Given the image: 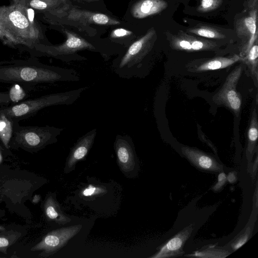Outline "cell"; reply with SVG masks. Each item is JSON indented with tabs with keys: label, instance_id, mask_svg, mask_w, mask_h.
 Listing matches in <instances>:
<instances>
[{
	"label": "cell",
	"instance_id": "2e32d148",
	"mask_svg": "<svg viewBox=\"0 0 258 258\" xmlns=\"http://www.w3.org/2000/svg\"><path fill=\"white\" fill-rule=\"evenodd\" d=\"M241 59L237 54L228 57H217L207 59L196 67L197 72L221 69L229 67Z\"/></svg>",
	"mask_w": 258,
	"mask_h": 258
},
{
	"label": "cell",
	"instance_id": "4fadbf2b",
	"mask_svg": "<svg viewBox=\"0 0 258 258\" xmlns=\"http://www.w3.org/2000/svg\"><path fill=\"white\" fill-rule=\"evenodd\" d=\"M168 7L164 0H139L132 7L131 13L137 19H143L160 13Z\"/></svg>",
	"mask_w": 258,
	"mask_h": 258
},
{
	"label": "cell",
	"instance_id": "836d02e7",
	"mask_svg": "<svg viewBox=\"0 0 258 258\" xmlns=\"http://www.w3.org/2000/svg\"><path fill=\"white\" fill-rule=\"evenodd\" d=\"M0 39L3 40H4V41H8L7 38H6L5 37V35H4V34L3 33V32H2L1 29L0 28Z\"/></svg>",
	"mask_w": 258,
	"mask_h": 258
},
{
	"label": "cell",
	"instance_id": "8d00e7d4",
	"mask_svg": "<svg viewBox=\"0 0 258 258\" xmlns=\"http://www.w3.org/2000/svg\"><path fill=\"white\" fill-rule=\"evenodd\" d=\"M0 215H1V212H0Z\"/></svg>",
	"mask_w": 258,
	"mask_h": 258
},
{
	"label": "cell",
	"instance_id": "3957f363",
	"mask_svg": "<svg viewBox=\"0 0 258 258\" xmlns=\"http://www.w3.org/2000/svg\"><path fill=\"white\" fill-rule=\"evenodd\" d=\"M0 79L34 83L77 82L80 77L73 69L58 67H13L0 69Z\"/></svg>",
	"mask_w": 258,
	"mask_h": 258
},
{
	"label": "cell",
	"instance_id": "5bb4252c",
	"mask_svg": "<svg viewBox=\"0 0 258 258\" xmlns=\"http://www.w3.org/2000/svg\"><path fill=\"white\" fill-rule=\"evenodd\" d=\"M182 152L191 162L201 169L214 171L221 170L220 165L214 158L198 150L183 147Z\"/></svg>",
	"mask_w": 258,
	"mask_h": 258
},
{
	"label": "cell",
	"instance_id": "ba28073f",
	"mask_svg": "<svg viewBox=\"0 0 258 258\" xmlns=\"http://www.w3.org/2000/svg\"><path fill=\"white\" fill-rule=\"evenodd\" d=\"M117 163L123 175L128 178H135L138 171V160L132 138L127 135L118 134L114 144Z\"/></svg>",
	"mask_w": 258,
	"mask_h": 258
},
{
	"label": "cell",
	"instance_id": "d590c367",
	"mask_svg": "<svg viewBox=\"0 0 258 258\" xmlns=\"http://www.w3.org/2000/svg\"><path fill=\"white\" fill-rule=\"evenodd\" d=\"M0 149H2V148L1 147V146H0Z\"/></svg>",
	"mask_w": 258,
	"mask_h": 258
},
{
	"label": "cell",
	"instance_id": "e0dca14e",
	"mask_svg": "<svg viewBox=\"0 0 258 258\" xmlns=\"http://www.w3.org/2000/svg\"><path fill=\"white\" fill-rule=\"evenodd\" d=\"M15 1L23 6L43 13L61 8L70 4L68 0H15Z\"/></svg>",
	"mask_w": 258,
	"mask_h": 258
},
{
	"label": "cell",
	"instance_id": "8fae6325",
	"mask_svg": "<svg viewBox=\"0 0 258 258\" xmlns=\"http://www.w3.org/2000/svg\"><path fill=\"white\" fill-rule=\"evenodd\" d=\"M96 134L97 129L94 128L78 138L66 159L64 173L68 174L75 170L77 163L86 159L94 143Z\"/></svg>",
	"mask_w": 258,
	"mask_h": 258
},
{
	"label": "cell",
	"instance_id": "44dd1931",
	"mask_svg": "<svg viewBox=\"0 0 258 258\" xmlns=\"http://www.w3.org/2000/svg\"><path fill=\"white\" fill-rule=\"evenodd\" d=\"M12 125L11 121L3 113L0 114V139L5 147L8 149L9 143L12 134Z\"/></svg>",
	"mask_w": 258,
	"mask_h": 258
},
{
	"label": "cell",
	"instance_id": "f546056e",
	"mask_svg": "<svg viewBox=\"0 0 258 258\" xmlns=\"http://www.w3.org/2000/svg\"><path fill=\"white\" fill-rule=\"evenodd\" d=\"M248 235H243L240 239H238L237 242H236L233 246V248L234 250H236L237 249L240 247L242 246L247 240Z\"/></svg>",
	"mask_w": 258,
	"mask_h": 258
},
{
	"label": "cell",
	"instance_id": "8992f818",
	"mask_svg": "<svg viewBox=\"0 0 258 258\" xmlns=\"http://www.w3.org/2000/svg\"><path fill=\"white\" fill-rule=\"evenodd\" d=\"M87 88L85 86L75 90L46 95L14 105L4 110L1 113L10 117H20L30 114L46 107L71 105L74 103Z\"/></svg>",
	"mask_w": 258,
	"mask_h": 258
},
{
	"label": "cell",
	"instance_id": "d6986e66",
	"mask_svg": "<svg viewBox=\"0 0 258 258\" xmlns=\"http://www.w3.org/2000/svg\"><path fill=\"white\" fill-rule=\"evenodd\" d=\"M185 239V234H179L170 239L160 251L152 257H165L168 253L178 250L181 247L183 241Z\"/></svg>",
	"mask_w": 258,
	"mask_h": 258
},
{
	"label": "cell",
	"instance_id": "30bf717a",
	"mask_svg": "<svg viewBox=\"0 0 258 258\" xmlns=\"http://www.w3.org/2000/svg\"><path fill=\"white\" fill-rule=\"evenodd\" d=\"M62 128L46 126L23 132L19 135L20 143L29 147L40 148L55 143Z\"/></svg>",
	"mask_w": 258,
	"mask_h": 258
},
{
	"label": "cell",
	"instance_id": "cb8c5ba5",
	"mask_svg": "<svg viewBox=\"0 0 258 258\" xmlns=\"http://www.w3.org/2000/svg\"><path fill=\"white\" fill-rule=\"evenodd\" d=\"M222 0H201L197 11L200 13H207L219 7L222 4Z\"/></svg>",
	"mask_w": 258,
	"mask_h": 258
},
{
	"label": "cell",
	"instance_id": "6da1fadb",
	"mask_svg": "<svg viewBox=\"0 0 258 258\" xmlns=\"http://www.w3.org/2000/svg\"><path fill=\"white\" fill-rule=\"evenodd\" d=\"M0 28L8 42L28 46L38 44L42 36L39 25L30 21L23 7L16 1L0 7Z\"/></svg>",
	"mask_w": 258,
	"mask_h": 258
},
{
	"label": "cell",
	"instance_id": "e575fe53",
	"mask_svg": "<svg viewBox=\"0 0 258 258\" xmlns=\"http://www.w3.org/2000/svg\"><path fill=\"white\" fill-rule=\"evenodd\" d=\"M77 1L91 2H96V1H98L99 0H77Z\"/></svg>",
	"mask_w": 258,
	"mask_h": 258
},
{
	"label": "cell",
	"instance_id": "f1b7e54d",
	"mask_svg": "<svg viewBox=\"0 0 258 258\" xmlns=\"http://www.w3.org/2000/svg\"><path fill=\"white\" fill-rule=\"evenodd\" d=\"M22 6L23 7L25 13L30 21L32 23H35L34 21V11L33 9L23 5Z\"/></svg>",
	"mask_w": 258,
	"mask_h": 258
},
{
	"label": "cell",
	"instance_id": "277c9868",
	"mask_svg": "<svg viewBox=\"0 0 258 258\" xmlns=\"http://www.w3.org/2000/svg\"><path fill=\"white\" fill-rule=\"evenodd\" d=\"M66 37L64 42L58 45H45L37 44V49L45 54L59 59L66 62L72 61H82L87 58L79 55L77 52L83 50L99 52L105 60L110 59L116 52L97 45L90 42L80 35L67 29L63 30Z\"/></svg>",
	"mask_w": 258,
	"mask_h": 258
},
{
	"label": "cell",
	"instance_id": "ffe728a7",
	"mask_svg": "<svg viewBox=\"0 0 258 258\" xmlns=\"http://www.w3.org/2000/svg\"><path fill=\"white\" fill-rule=\"evenodd\" d=\"M248 148L251 152L256 143L258 137V121L256 108L252 112L249 126L247 133Z\"/></svg>",
	"mask_w": 258,
	"mask_h": 258
},
{
	"label": "cell",
	"instance_id": "52a82bcc",
	"mask_svg": "<svg viewBox=\"0 0 258 258\" xmlns=\"http://www.w3.org/2000/svg\"><path fill=\"white\" fill-rule=\"evenodd\" d=\"M82 228L81 224H77L56 229L48 232L31 250L41 251L38 256L49 257L64 247Z\"/></svg>",
	"mask_w": 258,
	"mask_h": 258
},
{
	"label": "cell",
	"instance_id": "4316f807",
	"mask_svg": "<svg viewBox=\"0 0 258 258\" xmlns=\"http://www.w3.org/2000/svg\"><path fill=\"white\" fill-rule=\"evenodd\" d=\"M103 192H105V189L93 185H89L81 191V194L84 197H90L102 194Z\"/></svg>",
	"mask_w": 258,
	"mask_h": 258
},
{
	"label": "cell",
	"instance_id": "4dcf8cb0",
	"mask_svg": "<svg viewBox=\"0 0 258 258\" xmlns=\"http://www.w3.org/2000/svg\"><path fill=\"white\" fill-rule=\"evenodd\" d=\"M227 180L230 183H234L236 180V174L234 172L229 173L227 177Z\"/></svg>",
	"mask_w": 258,
	"mask_h": 258
},
{
	"label": "cell",
	"instance_id": "5b68a950",
	"mask_svg": "<svg viewBox=\"0 0 258 258\" xmlns=\"http://www.w3.org/2000/svg\"><path fill=\"white\" fill-rule=\"evenodd\" d=\"M44 18L53 25H69L78 28L80 31L90 28L89 25H117L120 22L107 15L82 10L69 4L52 11L43 13Z\"/></svg>",
	"mask_w": 258,
	"mask_h": 258
},
{
	"label": "cell",
	"instance_id": "9a60e30c",
	"mask_svg": "<svg viewBox=\"0 0 258 258\" xmlns=\"http://www.w3.org/2000/svg\"><path fill=\"white\" fill-rule=\"evenodd\" d=\"M43 209L45 215L49 221L59 225H65L71 221V219L62 212L59 203L52 195L46 197Z\"/></svg>",
	"mask_w": 258,
	"mask_h": 258
},
{
	"label": "cell",
	"instance_id": "83f0119b",
	"mask_svg": "<svg viewBox=\"0 0 258 258\" xmlns=\"http://www.w3.org/2000/svg\"><path fill=\"white\" fill-rule=\"evenodd\" d=\"M226 176L224 173L222 172L219 174L218 177V182L213 187L214 190H219L225 183Z\"/></svg>",
	"mask_w": 258,
	"mask_h": 258
},
{
	"label": "cell",
	"instance_id": "7a4b0ae2",
	"mask_svg": "<svg viewBox=\"0 0 258 258\" xmlns=\"http://www.w3.org/2000/svg\"><path fill=\"white\" fill-rule=\"evenodd\" d=\"M154 28L131 43L112 62L111 68L120 78L131 79L144 76L147 68V57L157 39Z\"/></svg>",
	"mask_w": 258,
	"mask_h": 258
},
{
	"label": "cell",
	"instance_id": "603a6c76",
	"mask_svg": "<svg viewBox=\"0 0 258 258\" xmlns=\"http://www.w3.org/2000/svg\"><path fill=\"white\" fill-rule=\"evenodd\" d=\"M258 46L257 42L255 43L246 53L244 58L246 63L248 64L252 75L257 80V62H258Z\"/></svg>",
	"mask_w": 258,
	"mask_h": 258
},
{
	"label": "cell",
	"instance_id": "ac0fdd59",
	"mask_svg": "<svg viewBox=\"0 0 258 258\" xmlns=\"http://www.w3.org/2000/svg\"><path fill=\"white\" fill-rule=\"evenodd\" d=\"M186 31L188 33L207 39H223L227 37L226 32L221 29L207 25H197L187 29Z\"/></svg>",
	"mask_w": 258,
	"mask_h": 258
},
{
	"label": "cell",
	"instance_id": "7c38bea8",
	"mask_svg": "<svg viewBox=\"0 0 258 258\" xmlns=\"http://www.w3.org/2000/svg\"><path fill=\"white\" fill-rule=\"evenodd\" d=\"M257 4L256 3L252 6V9L248 12L247 15L238 19L235 26L237 36L246 41L243 48L245 54L253 44L257 42Z\"/></svg>",
	"mask_w": 258,
	"mask_h": 258
},
{
	"label": "cell",
	"instance_id": "d4e9b609",
	"mask_svg": "<svg viewBox=\"0 0 258 258\" xmlns=\"http://www.w3.org/2000/svg\"><path fill=\"white\" fill-rule=\"evenodd\" d=\"M25 92L19 85L15 84L10 89L9 92L10 99L13 102H17L23 99L25 96Z\"/></svg>",
	"mask_w": 258,
	"mask_h": 258
},
{
	"label": "cell",
	"instance_id": "1f68e13d",
	"mask_svg": "<svg viewBox=\"0 0 258 258\" xmlns=\"http://www.w3.org/2000/svg\"><path fill=\"white\" fill-rule=\"evenodd\" d=\"M9 97L7 94H0V103L9 102Z\"/></svg>",
	"mask_w": 258,
	"mask_h": 258
},
{
	"label": "cell",
	"instance_id": "d6a6232c",
	"mask_svg": "<svg viewBox=\"0 0 258 258\" xmlns=\"http://www.w3.org/2000/svg\"><path fill=\"white\" fill-rule=\"evenodd\" d=\"M41 199V197L39 195H36L34 196V197L33 198L32 202L34 203H38Z\"/></svg>",
	"mask_w": 258,
	"mask_h": 258
},
{
	"label": "cell",
	"instance_id": "9c48e42d",
	"mask_svg": "<svg viewBox=\"0 0 258 258\" xmlns=\"http://www.w3.org/2000/svg\"><path fill=\"white\" fill-rule=\"evenodd\" d=\"M242 72L241 66L235 68L227 77L222 87L213 98L218 104L229 107L236 115H238L241 105V98L236 87Z\"/></svg>",
	"mask_w": 258,
	"mask_h": 258
},
{
	"label": "cell",
	"instance_id": "7402d4cb",
	"mask_svg": "<svg viewBox=\"0 0 258 258\" xmlns=\"http://www.w3.org/2000/svg\"><path fill=\"white\" fill-rule=\"evenodd\" d=\"M21 233L18 231L10 230L0 234V251L7 253L8 248L14 244L20 237Z\"/></svg>",
	"mask_w": 258,
	"mask_h": 258
},
{
	"label": "cell",
	"instance_id": "484cf974",
	"mask_svg": "<svg viewBox=\"0 0 258 258\" xmlns=\"http://www.w3.org/2000/svg\"><path fill=\"white\" fill-rule=\"evenodd\" d=\"M132 32L124 28H117L113 30L110 35L113 40L122 39L131 35Z\"/></svg>",
	"mask_w": 258,
	"mask_h": 258
}]
</instances>
